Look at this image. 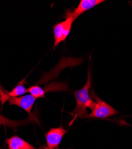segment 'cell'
Masks as SVG:
<instances>
[{"instance_id": "cell-1", "label": "cell", "mask_w": 132, "mask_h": 149, "mask_svg": "<svg viewBox=\"0 0 132 149\" xmlns=\"http://www.w3.org/2000/svg\"><path fill=\"white\" fill-rule=\"evenodd\" d=\"M91 86V77L88 69V78L85 85L83 87L77 91H74V95L76 98V105L75 110L71 114L73 116V118L70 122L69 125H71L75 120L79 117L83 118L88 115L87 109L91 110L94 107L95 102L89 95V90Z\"/></svg>"}, {"instance_id": "cell-2", "label": "cell", "mask_w": 132, "mask_h": 149, "mask_svg": "<svg viewBox=\"0 0 132 149\" xmlns=\"http://www.w3.org/2000/svg\"><path fill=\"white\" fill-rule=\"evenodd\" d=\"M91 97L95 102L94 107L91 110L92 112L85 116L83 118L106 119L118 115L119 112L111 105L108 104L95 94L93 90L91 91Z\"/></svg>"}, {"instance_id": "cell-3", "label": "cell", "mask_w": 132, "mask_h": 149, "mask_svg": "<svg viewBox=\"0 0 132 149\" xmlns=\"http://www.w3.org/2000/svg\"><path fill=\"white\" fill-rule=\"evenodd\" d=\"M75 20L72 17H67L64 21L55 24L53 27L54 38V47H57L62 42L64 41L69 35L72 24Z\"/></svg>"}, {"instance_id": "cell-4", "label": "cell", "mask_w": 132, "mask_h": 149, "mask_svg": "<svg viewBox=\"0 0 132 149\" xmlns=\"http://www.w3.org/2000/svg\"><path fill=\"white\" fill-rule=\"evenodd\" d=\"M67 130L63 128L62 125L58 128H51L45 135L46 144L44 149H56L62 142Z\"/></svg>"}, {"instance_id": "cell-5", "label": "cell", "mask_w": 132, "mask_h": 149, "mask_svg": "<svg viewBox=\"0 0 132 149\" xmlns=\"http://www.w3.org/2000/svg\"><path fill=\"white\" fill-rule=\"evenodd\" d=\"M104 2H105L104 0H81L78 6L73 11H66L64 17L66 18L70 17L75 20L85 11Z\"/></svg>"}, {"instance_id": "cell-6", "label": "cell", "mask_w": 132, "mask_h": 149, "mask_svg": "<svg viewBox=\"0 0 132 149\" xmlns=\"http://www.w3.org/2000/svg\"><path fill=\"white\" fill-rule=\"evenodd\" d=\"M36 98L31 94L21 97H11L8 98L10 105H16L25 110L30 114L32 107L36 101Z\"/></svg>"}, {"instance_id": "cell-7", "label": "cell", "mask_w": 132, "mask_h": 149, "mask_svg": "<svg viewBox=\"0 0 132 149\" xmlns=\"http://www.w3.org/2000/svg\"><path fill=\"white\" fill-rule=\"evenodd\" d=\"M33 120L34 116L33 115H30L28 118L24 120H13L8 119L0 114V125H4L6 127L10 128L14 131H16L19 127L30 123L33 122Z\"/></svg>"}, {"instance_id": "cell-8", "label": "cell", "mask_w": 132, "mask_h": 149, "mask_svg": "<svg viewBox=\"0 0 132 149\" xmlns=\"http://www.w3.org/2000/svg\"><path fill=\"white\" fill-rule=\"evenodd\" d=\"M6 143L8 144L9 149H37L17 135H15L7 139Z\"/></svg>"}, {"instance_id": "cell-9", "label": "cell", "mask_w": 132, "mask_h": 149, "mask_svg": "<svg viewBox=\"0 0 132 149\" xmlns=\"http://www.w3.org/2000/svg\"><path fill=\"white\" fill-rule=\"evenodd\" d=\"M22 82H19V84L16 87L14 88L10 92H7V94L8 95L9 97H18L28 93V89L25 87V86L23 85Z\"/></svg>"}, {"instance_id": "cell-10", "label": "cell", "mask_w": 132, "mask_h": 149, "mask_svg": "<svg viewBox=\"0 0 132 149\" xmlns=\"http://www.w3.org/2000/svg\"><path fill=\"white\" fill-rule=\"evenodd\" d=\"M28 92H29L31 95L34 96L36 98L44 97L45 94L44 88L40 87L38 85H33L28 88Z\"/></svg>"}, {"instance_id": "cell-11", "label": "cell", "mask_w": 132, "mask_h": 149, "mask_svg": "<svg viewBox=\"0 0 132 149\" xmlns=\"http://www.w3.org/2000/svg\"><path fill=\"white\" fill-rule=\"evenodd\" d=\"M56 149H59V148H57ZM68 149H71V148H68Z\"/></svg>"}, {"instance_id": "cell-12", "label": "cell", "mask_w": 132, "mask_h": 149, "mask_svg": "<svg viewBox=\"0 0 132 149\" xmlns=\"http://www.w3.org/2000/svg\"><path fill=\"white\" fill-rule=\"evenodd\" d=\"M0 149H4V148H0Z\"/></svg>"}]
</instances>
